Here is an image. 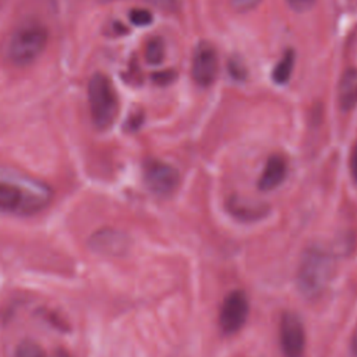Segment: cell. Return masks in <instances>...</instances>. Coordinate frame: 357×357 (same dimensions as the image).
Instances as JSON below:
<instances>
[{
  "mask_svg": "<svg viewBox=\"0 0 357 357\" xmlns=\"http://www.w3.org/2000/svg\"><path fill=\"white\" fill-rule=\"evenodd\" d=\"M261 3V0H231V6L238 13H245L252 10Z\"/></svg>",
  "mask_w": 357,
  "mask_h": 357,
  "instance_id": "16",
  "label": "cell"
},
{
  "mask_svg": "<svg viewBox=\"0 0 357 357\" xmlns=\"http://www.w3.org/2000/svg\"><path fill=\"white\" fill-rule=\"evenodd\" d=\"M248 312H250V304L245 293L241 290L230 291L225 297L220 305V311H219L220 329L227 335L238 332L245 324L248 318Z\"/></svg>",
  "mask_w": 357,
  "mask_h": 357,
  "instance_id": "5",
  "label": "cell"
},
{
  "mask_svg": "<svg viewBox=\"0 0 357 357\" xmlns=\"http://www.w3.org/2000/svg\"><path fill=\"white\" fill-rule=\"evenodd\" d=\"M152 13L145 8H134L130 13V21L137 26H145L152 22Z\"/></svg>",
  "mask_w": 357,
  "mask_h": 357,
  "instance_id": "15",
  "label": "cell"
},
{
  "mask_svg": "<svg viewBox=\"0 0 357 357\" xmlns=\"http://www.w3.org/2000/svg\"><path fill=\"white\" fill-rule=\"evenodd\" d=\"M50 197L52 192L45 184L0 172V213L29 216L42 211Z\"/></svg>",
  "mask_w": 357,
  "mask_h": 357,
  "instance_id": "1",
  "label": "cell"
},
{
  "mask_svg": "<svg viewBox=\"0 0 357 357\" xmlns=\"http://www.w3.org/2000/svg\"><path fill=\"white\" fill-rule=\"evenodd\" d=\"M88 105L93 126L99 130L109 128L119 113V99L110 79L96 73L88 82Z\"/></svg>",
  "mask_w": 357,
  "mask_h": 357,
  "instance_id": "4",
  "label": "cell"
},
{
  "mask_svg": "<svg viewBox=\"0 0 357 357\" xmlns=\"http://www.w3.org/2000/svg\"><path fill=\"white\" fill-rule=\"evenodd\" d=\"M350 173L353 180L357 183V142L354 144L350 153Z\"/></svg>",
  "mask_w": 357,
  "mask_h": 357,
  "instance_id": "18",
  "label": "cell"
},
{
  "mask_svg": "<svg viewBox=\"0 0 357 357\" xmlns=\"http://www.w3.org/2000/svg\"><path fill=\"white\" fill-rule=\"evenodd\" d=\"M339 106L343 112H350L357 105V70L354 67L347 68L339 81L337 89Z\"/></svg>",
  "mask_w": 357,
  "mask_h": 357,
  "instance_id": "10",
  "label": "cell"
},
{
  "mask_svg": "<svg viewBox=\"0 0 357 357\" xmlns=\"http://www.w3.org/2000/svg\"><path fill=\"white\" fill-rule=\"evenodd\" d=\"M165 59V45L159 36L151 38L145 45V60L152 64L158 66Z\"/></svg>",
  "mask_w": 357,
  "mask_h": 357,
  "instance_id": "13",
  "label": "cell"
},
{
  "mask_svg": "<svg viewBox=\"0 0 357 357\" xmlns=\"http://www.w3.org/2000/svg\"><path fill=\"white\" fill-rule=\"evenodd\" d=\"M144 180L146 187L156 195L165 197L174 192L178 187V172L169 163L148 160L144 166Z\"/></svg>",
  "mask_w": 357,
  "mask_h": 357,
  "instance_id": "6",
  "label": "cell"
},
{
  "mask_svg": "<svg viewBox=\"0 0 357 357\" xmlns=\"http://www.w3.org/2000/svg\"><path fill=\"white\" fill-rule=\"evenodd\" d=\"M333 272V259L319 247L308 248L297 269V286L305 297H317L326 287Z\"/></svg>",
  "mask_w": 357,
  "mask_h": 357,
  "instance_id": "3",
  "label": "cell"
},
{
  "mask_svg": "<svg viewBox=\"0 0 357 357\" xmlns=\"http://www.w3.org/2000/svg\"><path fill=\"white\" fill-rule=\"evenodd\" d=\"M286 1L296 11H305L315 3V0H286Z\"/></svg>",
  "mask_w": 357,
  "mask_h": 357,
  "instance_id": "17",
  "label": "cell"
},
{
  "mask_svg": "<svg viewBox=\"0 0 357 357\" xmlns=\"http://www.w3.org/2000/svg\"><path fill=\"white\" fill-rule=\"evenodd\" d=\"M279 339L286 357H301L305 349V331L301 319L294 312H284L280 318Z\"/></svg>",
  "mask_w": 357,
  "mask_h": 357,
  "instance_id": "8",
  "label": "cell"
},
{
  "mask_svg": "<svg viewBox=\"0 0 357 357\" xmlns=\"http://www.w3.org/2000/svg\"><path fill=\"white\" fill-rule=\"evenodd\" d=\"M294 66V52L291 49H287L279 63L275 66L272 71V79L276 84H286L291 75Z\"/></svg>",
  "mask_w": 357,
  "mask_h": 357,
  "instance_id": "11",
  "label": "cell"
},
{
  "mask_svg": "<svg viewBox=\"0 0 357 357\" xmlns=\"http://www.w3.org/2000/svg\"><path fill=\"white\" fill-rule=\"evenodd\" d=\"M153 79L158 82V84H166L169 81L173 79V74L172 71H163V73H158L153 75Z\"/></svg>",
  "mask_w": 357,
  "mask_h": 357,
  "instance_id": "19",
  "label": "cell"
},
{
  "mask_svg": "<svg viewBox=\"0 0 357 357\" xmlns=\"http://www.w3.org/2000/svg\"><path fill=\"white\" fill-rule=\"evenodd\" d=\"M14 357H49L45 350L35 342H22L17 350Z\"/></svg>",
  "mask_w": 357,
  "mask_h": 357,
  "instance_id": "14",
  "label": "cell"
},
{
  "mask_svg": "<svg viewBox=\"0 0 357 357\" xmlns=\"http://www.w3.org/2000/svg\"><path fill=\"white\" fill-rule=\"evenodd\" d=\"M351 350L357 356V326H356V329L353 332V336H351Z\"/></svg>",
  "mask_w": 357,
  "mask_h": 357,
  "instance_id": "20",
  "label": "cell"
},
{
  "mask_svg": "<svg viewBox=\"0 0 357 357\" xmlns=\"http://www.w3.org/2000/svg\"><path fill=\"white\" fill-rule=\"evenodd\" d=\"M287 173V162L286 159L279 155H271L264 166L261 177L258 180V187L262 191H271L276 188L286 177Z\"/></svg>",
  "mask_w": 357,
  "mask_h": 357,
  "instance_id": "9",
  "label": "cell"
},
{
  "mask_svg": "<svg viewBox=\"0 0 357 357\" xmlns=\"http://www.w3.org/2000/svg\"><path fill=\"white\" fill-rule=\"evenodd\" d=\"M229 208L230 211L236 215L240 216L241 219H254L262 215V206L261 205H252L248 202H244L241 199H230L229 202Z\"/></svg>",
  "mask_w": 357,
  "mask_h": 357,
  "instance_id": "12",
  "label": "cell"
},
{
  "mask_svg": "<svg viewBox=\"0 0 357 357\" xmlns=\"http://www.w3.org/2000/svg\"><path fill=\"white\" fill-rule=\"evenodd\" d=\"M219 71V60L215 47L208 42H201L195 46L191 59V75L192 79L201 85H211Z\"/></svg>",
  "mask_w": 357,
  "mask_h": 357,
  "instance_id": "7",
  "label": "cell"
},
{
  "mask_svg": "<svg viewBox=\"0 0 357 357\" xmlns=\"http://www.w3.org/2000/svg\"><path fill=\"white\" fill-rule=\"evenodd\" d=\"M50 357H71L66 350H57Z\"/></svg>",
  "mask_w": 357,
  "mask_h": 357,
  "instance_id": "21",
  "label": "cell"
},
{
  "mask_svg": "<svg viewBox=\"0 0 357 357\" xmlns=\"http://www.w3.org/2000/svg\"><path fill=\"white\" fill-rule=\"evenodd\" d=\"M49 39L47 28L35 20L20 24L6 43V57L18 67L32 64L46 49Z\"/></svg>",
  "mask_w": 357,
  "mask_h": 357,
  "instance_id": "2",
  "label": "cell"
}]
</instances>
